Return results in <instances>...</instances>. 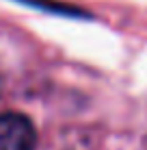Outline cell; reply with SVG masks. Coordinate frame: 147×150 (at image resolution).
Masks as SVG:
<instances>
[{
    "label": "cell",
    "mask_w": 147,
    "mask_h": 150,
    "mask_svg": "<svg viewBox=\"0 0 147 150\" xmlns=\"http://www.w3.org/2000/svg\"><path fill=\"white\" fill-rule=\"evenodd\" d=\"M37 131L22 113L0 115V150H35Z\"/></svg>",
    "instance_id": "obj_1"
}]
</instances>
